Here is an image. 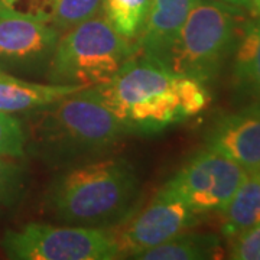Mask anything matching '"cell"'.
<instances>
[{
    "label": "cell",
    "instance_id": "obj_2",
    "mask_svg": "<svg viewBox=\"0 0 260 260\" xmlns=\"http://www.w3.org/2000/svg\"><path fill=\"white\" fill-rule=\"evenodd\" d=\"M139 195L129 160L99 158L65 168L48 186L45 208L58 224L113 229L135 213Z\"/></svg>",
    "mask_w": 260,
    "mask_h": 260
},
{
    "label": "cell",
    "instance_id": "obj_15",
    "mask_svg": "<svg viewBox=\"0 0 260 260\" xmlns=\"http://www.w3.org/2000/svg\"><path fill=\"white\" fill-rule=\"evenodd\" d=\"M220 253V242L211 234L181 233L174 239L136 253L139 260H203L214 259Z\"/></svg>",
    "mask_w": 260,
    "mask_h": 260
},
{
    "label": "cell",
    "instance_id": "obj_5",
    "mask_svg": "<svg viewBox=\"0 0 260 260\" xmlns=\"http://www.w3.org/2000/svg\"><path fill=\"white\" fill-rule=\"evenodd\" d=\"M242 9L215 0H197L168 54L165 68L203 83L215 78L242 34Z\"/></svg>",
    "mask_w": 260,
    "mask_h": 260
},
{
    "label": "cell",
    "instance_id": "obj_22",
    "mask_svg": "<svg viewBox=\"0 0 260 260\" xmlns=\"http://www.w3.org/2000/svg\"><path fill=\"white\" fill-rule=\"evenodd\" d=\"M229 257L234 260H260V224L232 237Z\"/></svg>",
    "mask_w": 260,
    "mask_h": 260
},
{
    "label": "cell",
    "instance_id": "obj_1",
    "mask_svg": "<svg viewBox=\"0 0 260 260\" xmlns=\"http://www.w3.org/2000/svg\"><path fill=\"white\" fill-rule=\"evenodd\" d=\"M23 129L26 153L62 169L103 158L129 133L88 87L28 113Z\"/></svg>",
    "mask_w": 260,
    "mask_h": 260
},
{
    "label": "cell",
    "instance_id": "obj_16",
    "mask_svg": "<svg viewBox=\"0 0 260 260\" xmlns=\"http://www.w3.org/2000/svg\"><path fill=\"white\" fill-rule=\"evenodd\" d=\"M150 0H103L102 15L127 41H138Z\"/></svg>",
    "mask_w": 260,
    "mask_h": 260
},
{
    "label": "cell",
    "instance_id": "obj_8",
    "mask_svg": "<svg viewBox=\"0 0 260 260\" xmlns=\"http://www.w3.org/2000/svg\"><path fill=\"white\" fill-rule=\"evenodd\" d=\"M246 175L247 171L237 162L207 148L168 182L195 214H205L221 211Z\"/></svg>",
    "mask_w": 260,
    "mask_h": 260
},
{
    "label": "cell",
    "instance_id": "obj_19",
    "mask_svg": "<svg viewBox=\"0 0 260 260\" xmlns=\"http://www.w3.org/2000/svg\"><path fill=\"white\" fill-rule=\"evenodd\" d=\"M103 0H59L51 25L59 34L102 13Z\"/></svg>",
    "mask_w": 260,
    "mask_h": 260
},
{
    "label": "cell",
    "instance_id": "obj_23",
    "mask_svg": "<svg viewBox=\"0 0 260 260\" xmlns=\"http://www.w3.org/2000/svg\"><path fill=\"white\" fill-rule=\"evenodd\" d=\"M215 2H221V3H225V5H230V6H234V8H239V9L251 10L250 0H215Z\"/></svg>",
    "mask_w": 260,
    "mask_h": 260
},
{
    "label": "cell",
    "instance_id": "obj_14",
    "mask_svg": "<svg viewBox=\"0 0 260 260\" xmlns=\"http://www.w3.org/2000/svg\"><path fill=\"white\" fill-rule=\"evenodd\" d=\"M220 213L223 215V233L229 237L260 224V169L247 172Z\"/></svg>",
    "mask_w": 260,
    "mask_h": 260
},
{
    "label": "cell",
    "instance_id": "obj_13",
    "mask_svg": "<svg viewBox=\"0 0 260 260\" xmlns=\"http://www.w3.org/2000/svg\"><path fill=\"white\" fill-rule=\"evenodd\" d=\"M232 83L244 99L260 103V22H246L233 51Z\"/></svg>",
    "mask_w": 260,
    "mask_h": 260
},
{
    "label": "cell",
    "instance_id": "obj_11",
    "mask_svg": "<svg viewBox=\"0 0 260 260\" xmlns=\"http://www.w3.org/2000/svg\"><path fill=\"white\" fill-rule=\"evenodd\" d=\"M197 0H150L138 52L165 68L168 54Z\"/></svg>",
    "mask_w": 260,
    "mask_h": 260
},
{
    "label": "cell",
    "instance_id": "obj_24",
    "mask_svg": "<svg viewBox=\"0 0 260 260\" xmlns=\"http://www.w3.org/2000/svg\"><path fill=\"white\" fill-rule=\"evenodd\" d=\"M251 12H254L260 18V0H250Z\"/></svg>",
    "mask_w": 260,
    "mask_h": 260
},
{
    "label": "cell",
    "instance_id": "obj_12",
    "mask_svg": "<svg viewBox=\"0 0 260 260\" xmlns=\"http://www.w3.org/2000/svg\"><path fill=\"white\" fill-rule=\"evenodd\" d=\"M83 88L87 87L34 83L16 75L0 73V112L13 116L28 114L48 107Z\"/></svg>",
    "mask_w": 260,
    "mask_h": 260
},
{
    "label": "cell",
    "instance_id": "obj_21",
    "mask_svg": "<svg viewBox=\"0 0 260 260\" xmlns=\"http://www.w3.org/2000/svg\"><path fill=\"white\" fill-rule=\"evenodd\" d=\"M25 129L20 119L0 112V156L25 158Z\"/></svg>",
    "mask_w": 260,
    "mask_h": 260
},
{
    "label": "cell",
    "instance_id": "obj_20",
    "mask_svg": "<svg viewBox=\"0 0 260 260\" xmlns=\"http://www.w3.org/2000/svg\"><path fill=\"white\" fill-rule=\"evenodd\" d=\"M59 0H0V15L52 22Z\"/></svg>",
    "mask_w": 260,
    "mask_h": 260
},
{
    "label": "cell",
    "instance_id": "obj_6",
    "mask_svg": "<svg viewBox=\"0 0 260 260\" xmlns=\"http://www.w3.org/2000/svg\"><path fill=\"white\" fill-rule=\"evenodd\" d=\"M0 246L15 260L121 259L117 236L110 229L29 223L8 230Z\"/></svg>",
    "mask_w": 260,
    "mask_h": 260
},
{
    "label": "cell",
    "instance_id": "obj_18",
    "mask_svg": "<svg viewBox=\"0 0 260 260\" xmlns=\"http://www.w3.org/2000/svg\"><path fill=\"white\" fill-rule=\"evenodd\" d=\"M174 88L184 120L194 117L207 109L210 103V94L203 81L192 77L175 74Z\"/></svg>",
    "mask_w": 260,
    "mask_h": 260
},
{
    "label": "cell",
    "instance_id": "obj_9",
    "mask_svg": "<svg viewBox=\"0 0 260 260\" xmlns=\"http://www.w3.org/2000/svg\"><path fill=\"white\" fill-rule=\"evenodd\" d=\"M59 35L49 22L0 15V70L45 77Z\"/></svg>",
    "mask_w": 260,
    "mask_h": 260
},
{
    "label": "cell",
    "instance_id": "obj_17",
    "mask_svg": "<svg viewBox=\"0 0 260 260\" xmlns=\"http://www.w3.org/2000/svg\"><path fill=\"white\" fill-rule=\"evenodd\" d=\"M28 169L18 158L0 156V214L13 210L28 191Z\"/></svg>",
    "mask_w": 260,
    "mask_h": 260
},
{
    "label": "cell",
    "instance_id": "obj_10",
    "mask_svg": "<svg viewBox=\"0 0 260 260\" xmlns=\"http://www.w3.org/2000/svg\"><path fill=\"white\" fill-rule=\"evenodd\" d=\"M207 148L237 162L247 172L260 169V103L225 114L211 126Z\"/></svg>",
    "mask_w": 260,
    "mask_h": 260
},
{
    "label": "cell",
    "instance_id": "obj_4",
    "mask_svg": "<svg viewBox=\"0 0 260 260\" xmlns=\"http://www.w3.org/2000/svg\"><path fill=\"white\" fill-rule=\"evenodd\" d=\"M135 54L136 42L120 37L100 13L59 35L45 78L91 87L109 81Z\"/></svg>",
    "mask_w": 260,
    "mask_h": 260
},
{
    "label": "cell",
    "instance_id": "obj_3",
    "mask_svg": "<svg viewBox=\"0 0 260 260\" xmlns=\"http://www.w3.org/2000/svg\"><path fill=\"white\" fill-rule=\"evenodd\" d=\"M174 81V73L138 52L109 81L88 88L129 133H156L184 120Z\"/></svg>",
    "mask_w": 260,
    "mask_h": 260
},
{
    "label": "cell",
    "instance_id": "obj_7",
    "mask_svg": "<svg viewBox=\"0 0 260 260\" xmlns=\"http://www.w3.org/2000/svg\"><path fill=\"white\" fill-rule=\"evenodd\" d=\"M198 214L169 182L159 189L140 211L121 223L117 242L121 257H132L174 239L195 223Z\"/></svg>",
    "mask_w": 260,
    "mask_h": 260
},
{
    "label": "cell",
    "instance_id": "obj_25",
    "mask_svg": "<svg viewBox=\"0 0 260 260\" xmlns=\"http://www.w3.org/2000/svg\"><path fill=\"white\" fill-rule=\"evenodd\" d=\"M0 73H5V71H2V70H0Z\"/></svg>",
    "mask_w": 260,
    "mask_h": 260
}]
</instances>
